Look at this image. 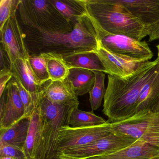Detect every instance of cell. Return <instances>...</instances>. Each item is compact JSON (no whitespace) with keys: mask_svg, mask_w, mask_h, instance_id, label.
Instances as JSON below:
<instances>
[{"mask_svg":"<svg viewBox=\"0 0 159 159\" xmlns=\"http://www.w3.org/2000/svg\"><path fill=\"white\" fill-rule=\"evenodd\" d=\"M52 159H72L70 158H67V157H63V156H56L54 158H53Z\"/></svg>","mask_w":159,"mask_h":159,"instance_id":"32","label":"cell"},{"mask_svg":"<svg viewBox=\"0 0 159 159\" xmlns=\"http://www.w3.org/2000/svg\"><path fill=\"white\" fill-rule=\"evenodd\" d=\"M21 0H1L0 1V30L10 17L16 13Z\"/></svg>","mask_w":159,"mask_h":159,"instance_id":"27","label":"cell"},{"mask_svg":"<svg viewBox=\"0 0 159 159\" xmlns=\"http://www.w3.org/2000/svg\"><path fill=\"white\" fill-rule=\"evenodd\" d=\"M88 15L104 31L141 41L149 32L134 16L112 0H84Z\"/></svg>","mask_w":159,"mask_h":159,"instance_id":"3","label":"cell"},{"mask_svg":"<svg viewBox=\"0 0 159 159\" xmlns=\"http://www.w3.org/2000/svg\"><path fill=\"white\" fill-rule=\"evenodd\" d=\"M63 58L70 69L79 68L107 73L106 68L96 51L76 53L64 57Z\"/></svg>","mask_w":159,"mask_h":159,"instance_id":"16","label":"cell"},{"mask_svg":"<svg viewBox=\"0 0 159 159\" xmlns=\"http://www.w3.org/2000/svg\"><path fill=\"white\" fill-rule=\"evenodd\" d=\"M136 140L131 137L112 131L89 145L67 150L56 156L72 159H89L116 152L132 145Z\"/></svg>","mask_w":159,"mask_h":159,"instance_id":"9","label":"cell"},{"mask_svg":"<svg viewBox=\"0 0 159 159\" xmlns=\"http://www.w3.org/2000/svg\"><path fill=\"white\" fill-rule=\"evenodd\" d=\"M13 75L11 71L9 72H0V97H1Z\"/></svg>","mask_w":159,"mask_h":159,"instance_id":"30","label":"cell"},{"mask_svg":"<svg viewBox=\"0 0 159 159\" xmlns=\"http://www.w3.org/2000/svg\"><path fill=\"white\" fill-rule=\"evenodd\" d=\"M157 49H158V58L159 59V45L157 46Z\"/></svg>","mask_w":159,"mask_h":159,"instance_id":"34","label":"cell"},{"mask_svg":"<svg viewBox=\"0 0 159 159\" xmlns=\"http://www.w3.org/2000/svg\"><path fill=\"white\" fill-rule=\"evenodd\" d=\"M51 2L73 26L81 18L88 15L84 0H51Z\"/></svg>","mask_w":159,"mask_h":159,"instance_id":"20","label":"cell"},{"mask_svg":"<svg viewBox=\"0 0 159 159\" xmlns=\"http://www.w3.org/2000/svg\"><path fill=\"white\" fill-rule=\"evenodd\" d=\"M28 65L40 86H43L50 80L47 67L46 59L43 54L30 55Z\"/></svg>","mask_w":159,"mask_h":159,"instance_id":"25","label":"cell"},{"mask_svg":"<svg viewBox=\"0 0 159 159\" xmlns=\"http://www.w3.org/2000/svg\"><path fill=\"white\" fill-rule=\"evenodd\" d=\"M159 69L158 58L132 76L121 78L108 74L107 87L103 112L111 122L126 120L134 115L140 92Z\"/></svg>","mask_w":159,"mask_h":159,"instance_id":"2","label":"cell"},{"mask_svg":"<svg viewBox=\"0 0 159 159\" xmlns=\"http://www.w3.org/2000/svg\"><path fill=\"white\" fill-rule=\"evenodd\" d=\"M134 16L150 32L159 25V0H112ZM150 34V33H149Z\"/></svg>","mask_w":159,"mask_h":159,"instance_id":"13","label":"cell"},{"mask_svg":"<svg viewBox=\"0 0 159 159\" xmlns=\"http://www.w3.org/2000/svg\"><path fill=\"white\" fill-rule=\"evenodd\" d=\"M13 78L17 84L19 95L25 108L24 118H30L35 109L39 106L43 98L45 96V84L46 83L44 89L42 91L36 93H31L23 87L17 79L14 77Z\"/></svg>","mask_w":159,"mask_h":159,"instance_id":"24","label":"cell"},{"mask_svg":"<svg viewBox=\"0 0 159 159\" xmlns=\"http://www.w3.org/2000/svg\"><path fill=\"white\" fill-rule=\"evenodd\" d=\"M43 126V120L39 106L30 117L27 138L23 148L27 159L35 158L41 136Z\"/></svg>","mask_w":159,"mask_h":159,"instance_id":"17","label":"cell"},{"mask_svg":"<svg viewBox=\"0 0 159 159\" xmlns=\"http://www.w3.org/2000/svg\"><path fill=\"white\" fill-rule=\"evenodd\" d=\"M95 25L99 45L108 52L135 60H149L153 57L146 42L123 35L110 34Z\"/></svg>","mask_w":159,"mask_h":159,"instance_id":"7","label":"cell"},{"mask_svg":"<svg viewBox=\"0 0 159 159\" xmlns=\"http://www.w3.org/2000/svg\"><path fill=\"white\" fill-rule=\"evenodd\" d=\"M63 81L77 96H82L89 93L93 87L95 75L92 70L72 68Z\"/></svg>","mask_w":159,"mask_h":159,"instance_id":"15","label":"cell"},{"mask_svg":"<svg viewBox=\"0 0 159 159\" xmlns=\"http://www.w3.org/2000/svg\"><path fill=\"white\" fill-rule=\"evenodd\" d=\"M111 129L159 148V111L137 113L111 123Z\"/></svg>","mask_w":159,"mask_h":159,"instance_id":"6","label":"cell"},{"mask_svg":"<svg viewBox=\"0 0 159 159\" xmlns=\"http://www.w3.org/2000/svg\"><path fill=\"white\" fill-rule=\"evenodd\" d=\"M0 156H9L17 159H27L23 149L1 142H0Z\"/></svg>","mask_w":159,"mask_h":159,"instance_id":"28","label":"cell"},{"mask_svg":"<svg viewBox=\"0 0 159 159\" xmlns=\"http://www.w3.org/2000/svg\"><path fill=\"white\" fill-rule=\"evenodd\" d=\"M18 10L23 24L28 28L40 32L66 33L74 27L51 0H21Z\"/></svg>","mask_w":159,"mask_h":159,"instance_id":"5","label":"cell"},{"mask_svg":"<svg viewBox=\"0 0 159 159\" xmlns=\"http://www.w3.org/2000/svg\"><path fill=\"white\" fill-rule=\"evenodd\" d=\"M79 103L59 104L51 102L44 96L39 107L43 120L42 132L34 159H52L59 132L69 125V120L74 108Z\"/></svg>","mask_w":159,"mask_h":159,"instance_id":"4","label":"cell"},{"mask_svg":"<svg viewBox=\"0 0 159 159\" xmlns=\"http://www.w3.org/2000/svg\"><path fill=\"white\" fill-rule=\"evenodd\" d=\"M148 36L149 42L159 39V25H157L151 30Z\"/></svg>","mask_w":159,"mask_h":159,"instance_id":"31","label":"cell"},{"mask_svg":"<svg viewBox=\"0 0 159 159\" xmlns=\"http://www.w3.org/2000/svg\"><path fill=\"white\" fill-rule=\"evenodd\" d=\"M0 32L1 46L8 54L11 65L18 59H29L30 54L25 43V35L16 15L9 18Z\"/></svg>","mask_w":159,"mask_h":159,"instance_id":"10","label":"cell"},{"mask_svg":"<svg viewBox=\"0 0 159 159\" xmlns=\"http://www.w3.org/2000/svg\"><path fill=\"white\" fill-rule=\"evenodd\" d=\"M93 72L95 75V81L93 87L89 92L90 105L93 111L100 107L106 92L105 87V72L99 71Z\"/></svg>","mask_w":159,"mask_h":159,"instance_id":"26","label":"cell"},{"mask_svg":"<svg viewBox=\"0 0 159 159\" xmlns=\"http://www.w3.org/2000/svg\"><path fill=\"white\" fill-rule=\"evenodd\" d=\"M11 72L23 87L31 93H36L44 89L45 84L40 86L37 83L28 65L27 60L18 59L11 64Z\"/></svg>","mask_w":159,"mask_h":159,"instance_id":"19","label":"cell"},{"mask_svg":"<svg viewBox=\"0 0 159 159\" xmlns=\"http://www.w3.org/2000/svg\"><path fill=\"white\" fill-rule=\"evenodd\" d=\"M45 96L51 102L57 104L80 103L78 96L63 81L50 80L46 83Z\"/></svg>","mask_w":159,"mask_h":159,"instance_id":"21","label":"cell"},{"mask_svg":"<svg viewBox=\"0 0 159 159\" xmlns=\"http://www.w3.org/2000/svg\"><path fill=\"white\" fill-rule=\"evenodd\" d=\"M24 33L30 55L51 53L64 57L96 51L99 45L95 24L88 14L81 18L69 32L48 33L27 28Z\"/></svg>","mask_w":159,"mask_h":159,"instance_id":"1","label":"cell"},{"mask_svg":"<svg viewBox=\"0 0 159 159\" xmlns=\"http://www.w3.org/2000/svg\"><path fill=\"white\" fill-rule=\"evenodd\" d=\"M1 52V62H0V72H8L11 71V62L9 56L6 52L2 46L0 47Z\"/></svg>","mask_w":159,"mask_h":159,"instance_id":"29","label":"cell"},{"mask_svg":"<svg viewBox=\"0 0 159 159\" xmlns=\"http://www.w3.org/2000/svg\"><path fill=\"white\" fill-rule=\"evenodd\" d=\"M0 98V130H2L9 128L25 117V108L13 77Z\"/></svg>","mask_w":159,"mask_h":159,"instance_id":"11","label":"cell"},{"mask_svg":"<svg viewBox=\"0 0 159 159\" xmlns=\"http://www.w3.org/2000/svg\"><path fill=\"white\" fill-rule=\"evenodd\" d=\"M149 159H159V156H157V157H152V158H150Z\"/></svg>","mask_w":159,"mask_h":159,"instance_id":"35","label":"cell"},{"mask_svg":"<svg viewBox=\"0 0 159 159\" xmlns=\"http://www.w3.org/2000/svg\"><path fill=\"white\" fill-rule=\"evenodd\" d=\"M111 123L108 120L105 124L95 126L79 128L63 126L57 140L54 157L65 151L89 145L107 135L112 132Z\"/></svg>","mask_w":159,"mask_h":159,"instance_id":"8","label":"cell"},{"mask_svg":"<svg viewBox=\"0 0 159 159\" xmlns=\"http://www.w3.org/2000/svg\"><path fill=\"white\" fill-rule=\"evenodd\" d=\"M107 70V74L119 78L132 76L151 63L149 60H139L115 54L98 45L96 50Z\"/></svg>","mask_w":159,"mask_h":159,"instance_id":"12","label":"cell"},{"mask_svg":"<svg viewBox=\"0 0 159 159\" xmlns=\"http://www.w3.org/2000/svg\"><path fill=\"white\" fill-rule=\"evenodd\" d=\"M43 54L46 59L50 80L52 81H64L68 75L70 68L63 56L51 53Z\"/></svg>","mask_w":159,"mask_h":159,"instance_id":"22","label":"cell"},{"mask_svg":"<svg viewBox=\"0 0 159 159\" xmlns=\"http://www.w3.org/2000/svg\"><path fill=\"white\" fill-rule=\"evenodd\" d=\"M107 121L102 117L96 115L93 111H85L74 108L69 120V125L73 128L95 126L105 124Z\"/></svg>","mask_w":159,"mask_h":159,"instance_id":"23","label":"cell"},{"mask_svg":"<svg viewBox=\"0 0 159 159\" xmlns=\"http://www.w3.org/2000/svg\"><path fill=\"white\" fill-rule=\"evenodd\" d=\"M30 123V118H23L6 129L0 130V142L23 149L25 144Z\"/></svg>","mask_w":159,"mask_h":159,"instance_id":"18","label":"cell"},{"mask_svg":"<svg viewBox=\"0 0 159 159\" xmlns=\"http://www.w3.org/2000/svg\"><path fill=\"white\" fill-rule=\"evenodd\" d=\"M0 159H17L14 157H9V156H0Z\"/></svg>","mask_w":159,"mask_h":159,"instance_id":"33","label":"cell"},{"mask_svg":"<svg viewBox=\"0 0 159 159\" xmlns=\"http://www.w3.org/2000/svg\"><path fill=\"white\" fill-rule=\"evenodd\" d=\"M157 156H159V148L137 140L132 145L116 152L89 159H149Z\"/></svg>","mask_w":159,"mask_h":159,"instance_id":"14","label":"cell"}]
</instances>
